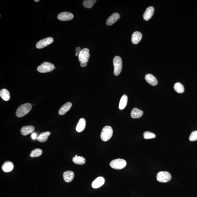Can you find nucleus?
<instances>
[{"label":"nucleus","mask_w":197,"mask_h":197,"mask_svg":"<svg viewBox=\"0 0 197 197\" xmlns=\"http://www.w3.org/2000/svg\"><path fill=\"white\" fill-rule=\"evenodd\" d=\"M32 108V105L30 103H25L21 105L18 108L16 111V116L19 118L25 116L30 112Z\"/></svg>","instance_id":"1"},{"label":"nucleus","mask_w":197,"mask_h":197,"mask_svg":"<svg viewBox=\"0 0 197 197\" xmlns=\"http://www.w3.org/2000/svg\"><path fill=\"white\" fill-rule=\"evenodd\" d=\"M113 131L112 127L106 126L103 127L101 133L100 137L103 141L106 142L110 140L113 135Z\"/></svg>","instance_id":"2"},{"label":"nucleus","mask_w":197,"mask_h":197,"mask_svg":"<svg viewBox=\"0 0 197 197\" xmlns=\"http://www.w3.org/2000/svg\"><path fill=\"white\" fill-rule=\"evenodd\" d=\"M114 66V74L118 76L121 73L122 68V61L120 57L116 56L114 58L113 61Z\"/></svg>","instance_id":"3"},{"label":"nucleus","mask_w":197,"mask_h":197,"mask_svg":"<svg viewBox=\"0 0 197 197\" xmlns=\"http://www.w3.org/2000/svg\"><path fill=\"white\" fill-rule=\"evenodd\" d=\"M54 65L49 62H45L42 63L37 68L38 72L41 73H48L52 71L55 69Z\"/></svg>","instance_id":"4"},{"label":"nucleus","mask_w":197,"mask_h":197,"mask_svg":"<svg viewBox=\"0 0 197 197\" xmlns=\"http://www.w3.org/2000/svg\"><path fill=\"white\" fill-rule=\"evenodd\" d=\"M127 162L125 160L118 158L111 161L109 164L112 168L115 169H121L126 165Z\"/></svg>","instance_id":"5"},{"label":"nucleus","mask_w":197,"mask_h":197,"mask_svg":"<svg viewBox=\"0 0 197 197\" xmlns=\"http://www.w3.org/2000/svg\"><path fill=\"white\" fill-rule=\"evenodd\" d=\"M171 175L169 172L166 171H161L157 175V180L161 183H166L171 179Z\"/></svg>","instance_id":"6"},{"label":"nucleus","mask_w":197,"mask_h":197,"mask_svg":"<svg viewBox=\"0 0 197 197\" xmlns=\"http://www.w3.org/2000/svg\"><path fill=\"white\" fill-rule=\"evenodd\" d=\"M89 52V50L87 48H84L81 50L78 55V60L80 63H88L90 58Z\"/></svg>","instance_id":"7"},{"label":"nucleus","mask_w":197,"mask_h":197,"mask_svg":"<svg viewBox=\"0 0 197 197\" xmlns=\"http://www.w3.org/2000/svg\"><path fill=\"white\" fill-rule=\"evenodd\" d=\"M53 41L54 40L52 37H47L41 40L37 43L36 45V48L37 49L45 48L52 43Z\"/></svg>","instance_id":"8"},{"label":"nucleus","mask_w":197,"mask_h":197,"mask_svg":"<svg viewBox=\"0 0 197 197\" xmlns=\"http://www.w3.org/2000/svg\"><path fill=\"white\" fill-rule=\"evenodd\" d=\"M74 17L72 13L68 12H63L60 13L57 16V18L61 21H68L72 20Z\"/></svg>","instance_id":"9"},{"label":"nucleus","mask_w":197,"mask_h":197,"mask_svg":"<svg viewBox=\"0 0 197 197\" xmlns=\"http://www.w3.org/2000/svg\"><path fill=\"white\" fill-rule=\"evenodd\" d=\"M120 17L119 13H114L107 19L106 21V24L108 26H111L118 21Z\"/></svg>","instance_id":"10"},{"label":"nucleus","mask_w":197,"mask_h":197,"mask_svg":"<svg viewBox=\"0 0 197 197\" xmlns=\"http://www.w3.org/2000/svg\"><path fill=\"white\" fill-rule=\"evenodd\" d=\"M105 183L104 178L103 177H99L93 181L92 184V186L94 189H97L103 186Z\"/></svg>","instance_id":"11"},{"label":"nucleus","mask_w":197,"mask_h":197,"mask_svg":"<svg viewBox=\"0 0 197 197\" xmlns=\"http://www.w3.org/2000/svg\"><path fill=\"white\" fill-rule=\"evenodd\" d=\"M145 79L148 83L152 86H155L158 83V81L155 77L151 74H148L145 76Z\"/></svg>","instance_id":"12"},{"label":"nucleus","mask_w":197,"mask_h":197,"mask_svg":"<svg viewBox=\"0 0 197 197\" xmlns=\"http://www.w3.org/2000/svg\"><path fill=\"white\" fill-rule=\"evenodd\" d=\"M72 103L71 102H67L62 106L59 110V114L63 115L65 114L70 110L72 106Z\"/></svg>","instance_id":"13"},{"label":"nucleus","mask_w":197,"mask_h":197,"mask_svg":"<svg viewBox=\"0 0 197 197\" xmlns=\"http://www.w3.org/2000/svg\"><path fill=\"white\" fill-rule=\"evenodd\" d=\"M14 168V164L10 161L4 163L2 166V169L5 172H9L13 171Z\"/></svg>","instance_id":"14"},{"label":"nucleus","mask_w":197,"mask_h":197,"mask_svg":"<svg viewBox=\"0 0 197 197\" xmlns=\"http://www.w3.org/2000/svg\"><path fill=\"white\" fill-rule=\"evenodd\" d=\"M35 127L32 126H27L22 127L20 132L23 136H26L33 132Z\"/></svg>","instance_id":"15"},{"label":"nucleus","mask_w":197,"mask_h":197,"mask_svg":"<svg viewBox=\"0 0 197 197\" xmlns=\"http://www.w3.org/2000/svg\"><path fill=\"white\" fill-rule=\"evenodd\" d=\"M63 176L65 181L69 183L73 180L75 177V174L73 172L69 171L64 173Z\"/></svg>","instance_id":"16"},{"label":"nucleus","mask_w":197,"mask_h":197,"mask_svg":"<svg viewBox=\"0 0 197 197\" xmlns=\"http://www.w3.org/2000/svg\"><path fill=\"white\" fill-rule=\"evenodd\" d=\"M154 12V8L153 7L150 6L148 7L143 15V19L146 20H149L153 15Z\"/></svg>","instance_id":"17"},{"label":"nucleus","mask_w":197,"mask_h":197,"mask_svg":"<svg viewBox=\"0 0 197 197\" xmlns=\"http://www.w3.org/2000/svg\"><path fill=\"white\" fill-rule=\"evenodd\" d=\"M142 38V35L140 32H134L132 35V42L134 44H137L141 40Z\"/></svg>","instance_id":"18"},{"label":"nucleus","mask_w":197,"mask_h":197,"mask_svg":"<svg viewBox=\"0 0 197 197\" xmlns=\"http://www.w3.org/2000/svg\"><path fill=\"white\" fill-rule=\"evenodd\" d=\"M143 112L137 108H134L132 110L131 113V117L133 119H137L140 118L143 116Z\"/></svg>","instance_id":"19"},{"label":"nucleus","mask_w":197,"mask_h":197,"mask_svg":"<svg viewBox=\"0 0 197 197\" xmlns=\"http://www.w3.org/2000/svg\"><path fill=\"white\" fill-rule=\"evenodd\" d=\"M86 126L85 120L84 118H81L77 124L76 127V130L78 132H81L83 131Z\"/></svg>","instance_id":"20"},{"label":"nucleus","mask_w":197,"mask_h":197,"mask_svg":"<svg viewBox=\"0 0 197 197\" xmlns=\"http://www.w3.org/2000/svg\"><path fill=\"white\" fill-rule=\"evenodd\" d=\"M50 133L49 131L41 133L40 135L37 137V140L41 143H44L47 141L49 136Z\"/></svg>","instance_id":"21"},{"label":"nucleus","mask_w":197,"mask_h":197,"mask_svg":"<svg viewBox=\"0 0 197 197\" xmlns=\"http://www.w3.org/2000/svg\"><path fill=\"white\" fill-rule=\"evenodd\" d=\"M0 96L3 100L8 101L10 98L9 92L6 89H3L0 91Z\"/></svg>","instance_id":"22"},{"label":"nucleus","mask_w":197,"mask_h":197,"mask_svg":"<svg viewBox=\"0 0 197 197\" xmlns=\"http://www.w3.org/2000/svg\"><path fill=\"white\" fill-rule=\"evenodd\" d=\"M127 101H128L127 96L126 95H124L120 101L119 107L120 110H122L126 107L127 106Z\"/></svg>","instance_id":"23"},{"label":"nucleus","mask_w":197,"mask_h":197,"mask_svg":"<svg viewBox=\"0 0 197 197\" xmlns=\"http://www.w3.org/2000/svg\"><path fill=\"white\" fill-rule=\"evenodd\" d=\"M72 160L74 163L78 165H83L85 162V158L83 157L78 156L77 155L73 157Z\"/></svg>","instance_id":"24"},{"label":"nucleus","mask_w":197,"mask_h":197,"mask_svg":"<svg viewBox=\"0 0 197 197\" xmlns=\"http://www.w3.org/2000/svg\"><path fill=\"white\" fill-rule=\"evenodd\" d=\"M174 89L176 92L181 94L184 92V88L183 85L180 83H176L174 85Z\"/></svg>","instance_id":"25"},{"label":"nucleus","mask_w":197,"mask_h":197,"mask_svg":"<svg viewBox=\"0 0 197 197\" xmlns=\"http://www.w3.org/2000/svg\"><path fill=\"white\" fill-rule=\"evenodd\" d=\"M97 1L95 0H85L83 2V6L87 8H91Z\"/></svg>","instance_id":"26"},{"label":"nucleus","mask_w":197,"mask_h":197,"mask_svg":"<svg viewBox=\"0 0 197 197\" xmlns=\"http://www.w3.org/2000/svg\"><path fill=\"white\" fill-rule=\"evenodd\" d=\"M42 153V150L40 149H35L32 151L30 155L31 157H37L40 156Z\"/></svg>","instance_id":"27"},{"label":"nucleus","mask_w":197,"mask_h":197,"mask_svg":"<svg viewBox=\"0 0 197 197\" xmlns=\"http://www.w3.org/2000/svg\"><path fill=\"white\" fill-rule=\"evenodd\" d=\"M156 137L154 133L149 131H146L143 133V137L145 139L154 138Z\"/></svg>","instance_id":"28"},{"label":"nucleus","mask_w":197,"mask_h":197,"mask_svg":"<svg viewBox=\"0 0 197 197\" xmlns=\"http://www.w3.org/2000/svg\"><path fill=\"white\" fill-rule=\"evenodd\" d=\"M189 140L191 141H196L197 140V130L192 132L189 136Z\"/></svg>","instance_id":"29"},{"label":"nucleus","mask_w":197,"mask_h":197,"mask_svg":"<svg viewBox=\"0 0 197 197\" xmlns=\"http://www.w3.org/2000/svg\"><path fill=\"white\" fill-rule=\"evenodd\" d=\"M31 137H32V138L33 139V140H35V139L37 138V135L36 133H32V136H31Z\"/></svg>","instance_id":"30"},{"label":"nucleus","mask_w":197,"mask_h":197,"mask_svg":"<svg viewBox=\"0 0 197 197\" xmlns=\"http://www.w3.org/2000/svg\"><path fill=\"white\" fill-rule=\"evenodd\" d=\"M75 50L76 53H78V54H79L81 50V48L79 47H77V48Z\"/></svg>","instance_id":"31"},{"label":"nucleus","mask_w":197,"mask_h":197,"mask_svg":"<svg viewBox=\"0 0 197 197\" xmlns=\"http://www.w3.org/2000/svg\"><path fill=\"white\" fill-rule=\"evenodd\" d=\"M80 66L81 67H85L86 66H87V63H80Z\"/></svg>","instance_id":"32"},{"label":"nucleus","mask_w":197,"mask_h":197,"mask_svg":"<svg viewBox=\"0 0 197 197\" xmlns=\"http://www.w3.org/2000/svg\"><path fill=\"white\" fill-rule=\"evenodd\" d=\"M78 53H76V54H75L76 56H78Z\"/></svg>","instance_id":"33"},{"label":"nucleus","mask_w":197,"mask_h":197,"mask_svg":"<svg viewBox=\"0 0 197 197\" xmlns=\"http://www.w3.org/2000/svg\"><path fill=\"white\" fill-rule=\"evenodd\" d=\"M39 1V0H38V1H37V0H35V2H38V1Z\"/></svg>","instance_id":"34"}]
</instances>
